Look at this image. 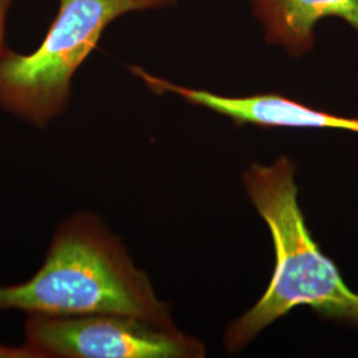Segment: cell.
I'll return each instance as SVG.
<instances>
[{
  "label": "cell",
  "mask_w": 358,
  "mask_h": 358,
  "mask_svg": "<svg viewBox=\"0 0 358 358\" xmlns=\"http://www.w3.org/2000/svg\"><path fill=\"white\" fill-rule=\"evenodd\" d=\"M0 310L47 316L113 313L176 328L145 272L90 214L68 217L57 229L45 262L31 279L0 285Z\"/></svg>",
  "instance_id": "cell-1"
},
{
  "label": "cell",
  "mask_w": 358,
  "mask_h": 358,
  "mask_svg": "<svg viewBox=\"0 0 358 358\" xmlns=\"http://www.w3.org/2000/svg\"><path fill=\"white\" fill-rule=\"evenodd\" d=\"M294 171V162L280 157L269 166L252 164L244 173L247 192L271 231L276 264L267 291L226 333L230 353L242 350L272 322L301 306L358 327V294L312 239L297 201Z\"/></svg>",
  "instance_id": "cell-2"
},
{
  "label": "cell",
  "mask_w": 358,
  "mask_h": 358,
  "mask_svg": "<svg viewBox=\"0 0 358 358\" xmlns=\"http://www.w3.org/2000/svg\"><path fill=\"white\" fill-rule=\"evenodd\" d=\"M173 0H60L59 13L36 51L0 55V106L43 128L68 106L80 65L103 29L124 13L159 8Z\"/></svg>",
  "instance_id": "cell-3"
},
{
  "label": "cell",
  "mask_w": 358,
  "mask_h": 358,
  "mask_svg": "<svg viewBox=\"0 0 358 358\" xmlns=\"http://www.w3.org/2000/svg\"><path fill=\"white\" fill-rule=\"evenodd\" d=\"M26 345L41 358L205 357V346L176 328L113 313L29 315Z\"/></svg>",
  "instance_id": "cell-4"
},
{
  "label": "cell",
  "mask_w": 358,
  "mask_h": 358,
  "mask_svg": "<svg viewBox=\"0 0 358 358\" xmlns=\"http://www.w3.org/2000/svg\"><path fill=\"white\" fill-rule=\"evenodd\" d=\"M131 72L157 93H176L189 103L227 115L239 124L279 128L340 129L358 133V118H346L315 110L279 94L224 97L207 90L179 87L166 80L152 76L138 66H133Z\"/></svg>",
  "instance_id": "cell-5"
},
{
  "label": "cell",
  "mask_w": 358,
  "mask_h": 358,
  "mask_svg": "<svg viewBox=\"0 0 358 358\" xmlns=\"http://www.w3.org/2000/svg\"><path fill=\"white\" fill-rule=\"evenodd\" d=\"M255 11L269 41L294 55L310 50L321 17H341L358 31V0H255Z\"/></svg>",
  "instance_id": "cell-6"
},
{
  "label": "cell",
  "mask_w": 358,
  "mask_h": 358,
  "mask_svg": "<svg viewBox=\"0 0 358 358\" xmlns=\"http://www.w3.org/2000/svg\"><path fill=\"white\" fill-rule=\"evenodd\" d=\"M0 358H41L38 353L26 344L19 348L0 344Z\"/></svg>",
  "instance_id": "cell-7"
},
{
  "label": "cell",
  "mask_w": 358,
  "mask_h": 358,
  "mask_svg": "<svg viewBox=\"0 0 358 358\" xmlns=\"http://www.w3.org/2000/svg\"><path fill=\"white\" fill-rule=\"evenodd\" d=\"M13 0H0V55L4 51L3 40H4V28H6V19L7 13L10 11V7Z\"/></svg>",
  "instance_id": "cell-8"
}]
</instances>
